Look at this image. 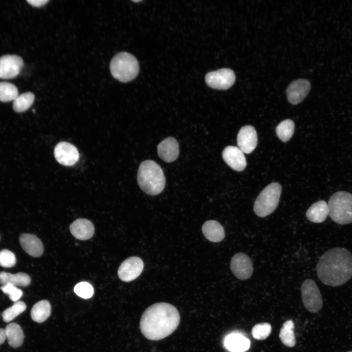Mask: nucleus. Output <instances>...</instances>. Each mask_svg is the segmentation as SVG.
Listing matches in <instances>:
<instances>
[{"label":"nucleus","instance_id":"3","mask_svg":"<svg viewBox=\"0 0 352 352\" xmlns=\"http://www.w3.org/2000/svg\"><path fill=\"white\" fill-rule=\"evenodd\" d=\"M137 182L145 193L154 196L164 189L165 178L163 170L157 163L152 160H146L138 168Z\"/></svg>","mask_w":352,"mask_h":352},{"label":"nucleus","instance_id":"18","mask_svg":"<svg viewBox=\"0 0 352 352\" xmlns=\"http://www.w3.org/2000/svg\"><path fill=\"white\" fill-rule=\"evenodd\" d=\"M70 231L76 239L87 240L93 236L94 227L90 220L85 219H78L70 225Z\"/></svg>","mask_w":352,"mask_h":352},{"label":"nucleus","instance_id":"25","mask_svg":"<svg viewBox=\"0 0 352 352\" xmlns=\"http://www.w3.org/2000/svg\"><path fill=\"white\" fill-rule=\"evenodd\" d=\"M294 328L293 322L288 320L283 324L280 330L279 338L283 344L288 347H293L296 344Z\"/></svg>","mask_w":352,"mask_h":352},{"label":"nucleus","instance_id":"8","mask_svg":"<svg viewBox=\"0 0 352 352\" xmlns=\"http://www.w3.org/2000/svg\"><path fill=\"white\" fill-rule=\"evenodd\" d=\"M205 80L207 85L212 88L227 89L234 84L235 75L232 69L222 68L208 72Z\"/></svg>","mask_w":352,"mask_h":352},{"label":"nucleus","instance_id":"10","mask_svg":"<svg viewBox=\"0 0 352 352\" xmlns=\"http://www.w3.org/2000/svg\"><path fill=\"white\" fill-rule=\"evenodd\" d=\"M230 268L234 275L241 280L250 278L253 271L251 260L246 254L241 252L233 256L230 263Z\"/></svg>","mask_w":352,"mask_h":352},{"label":"nucleus","instance_id":"2","mask_svg":"<svg viewBox=\"0 0 352 352\" xmlns=\"http://www.w3.org/2000/svg\"><path fill=\"white\" fill-rule=\"evenodd\" d=\"M316 272L323 284L332 286L342 285L352 277V255L344 248H331L320 258Z\"/></svg>","mask_w":352,"mask_h":352},{"label":"nucleus","instance_id":"24","mask_svg":"<svg viewBox=\"0 0 352 352\" xmlns=\"http://www.w3.org/2000/svg\"><path fill=\"white\" fill-rule=\"evenodd\" d=\"M51 314V305L49 301L44 300L38 302L32 307L31 317L38 323H42L48 318Z\"/></svg>","mask_w":352,"mask_h":352},{"label":"nucleus","instance_id":"17","mask_svg":"<svg viewBox=\"0 0 352 352\" xmlns=\"http://www.w3.org/2000/svg\"><path fill=\"white\" fill-rule=\"evenodd\" d=\"M19 241L23 249L29 255L39 257L43 254V244L41 240L36 236L23 233L20 236Z\"/></svg>","mask_w":352,"mask_h":352},{"label":"nucleus","instance_id":"20","mask_svg":"<svg viewBox=\"0 0 352 352\" xmlns=\"http://www.w3.org/2000/svg\"><path fill=\"white\" fill-rule=\"evenodd\" d=\"M202 231L205 237L212 242H220L225 237L223 227L215 220H209L205 222L202 225Z\"/></svg>","mask_w":352,"mask_h":352},{"label":"nucleus","instance_id":"33","mask_svg":"<svg viewBox=\"0 0 352 352\" xmlns=\"http://www.w3.org/2000/svg\"><path fill=\"white\" fill-rule=\"evenodd\" d=\"M16 263L15 254L8 249H2L0 251V265L4 267L13 266Z\"/></svg>","mask_w":352,"mask_h":352},{"label":"nucleus","instance_id":"5","mask_svg":"<svg viewBox=\"0 0 352 352\" xmlns=\"http://www.w3.org/2000/svg\"><path fill=\"white\" fill-rule=\"evenodd\" d=\"M329 215L335 222L346 224L352 222V194L346 191H338L330 198Z\"/></svg>","mask_w":352,"mask_h":352},{"label":"nucleus","instance_id":"30","mask_svg":"<svg viewBox=\"0 0 352 352\" xmlns=\"http://www.w3.org/2000/svg\"><path fill=\"white\" fill-rule=\"evenodd\" d=\"M271 326L268 323H262L255 325L252 329L253 337L256 340H264L271 333Z\"/></svg>","mask_w":352,"mask_h":352},{"label":"nucleus","instance_id":"31","mask_svg":"<svg viewBox=\"0 0 352 352\" xmlns=\"http://www.w3.org/2000/svg\"><path fill=\"white\" fill-rule=\"evenodd\" d=\"M74 291L78 296L84 299L91 297L94 292L92 286L86 282L77 284L74 288Z\"/></svg>","mask_w":352,"mask_h":352},{"label":"nucleus","instance_id":"7","mask_svg":"<svg viewBox=\"0 0 352 352\" xmlns=\"http://www.w3.org/2000/svg\"><path fill=\"white\" fill-rule=\"evenodd\" d=\"M303 302L306 309L310 312H318L322 308L323 300L319 289L311 279L306 280L301 286Z\"/></svg>","mask_w":352,"mask_h":352},{"label":"nucleus","instance_id":"16","mask_svg":"<svg viewBox=\"0 0 352 352\" xmlns=\"http://www.w3.org/2000/svg\"><path fill=\"white\" fill-rule=\"evenodd\" d=\"M157 153L159 157L165 162L174 161L179 153L177 140L172 137H167L158 145Z\"/></svg>","mask_w":352,"mask_h":352},{"label":"nucleus","instance_id":"35","mask_svg":"<svg viewBox=\"0 0 352 352\" xmlns=\"http://www.w3.org/2000/svg\"><path fill=\"white\" fill-rule=\"evenodd\" d=\"M6 338L5 329H0V345L4 342Z\"/></svg>","mask_w":352,"mask_h":352},{"label":"nucleus","instance_id":"27","mask_svg":"<svg viewBox=\"0 0 352 352\" xmlns=\"http://www.w3.org/2000/svg\"><path fill=\"white\" fill-rule=\"evenodd\" d=\"M295 125L291 119L281 121L276 128V132L279 138L284 142L289 140L294 132Z\"/></svg>","mask_w":352,"mask_h":352},{"label":"nucleus","instance_id":"9","mask_svg":"<svg viewBox=\"0 0 352 352\" xmlns=\"http://www.w3.org/2000/svg\"><path fill=\"white\" fill-rule=\"evenodd\" d=\"M144 267L142 260L139 257L132 256L127 258L120 265L118 276L124 282H131L137 278Z\"/></svg>","mask_w":352,"mask_h":352},{"label":"nucleus","instance_id":"11","mask_svg":"<svg viewBox=\"0 0 352 352\" xmlns=\"http://www.w3.org/2000/svg\"><path fill=\"white\" fill-rule=\"evenodd\" d=\"M23 66L22 58L17 55L0 57V78L11 79L17 76Z\"/></svg>","mask_w":352,"mask_h":352},{"label":"nucleus","instance_id":"26","mask_svg":"<svg viewBox=\"0 0 352 352\" xmlns=\"http://www.w3.org/2000/svg\"><path fill=\"white\" fill-rule=\"evenodd\" d=\"M34 99L35 96L31 92H26L18 95L13 100V109L17 112H24L31 107Z\"/></svg>","mask_w":352,"mask_h":352},{"label":"nucleus","instance_id":"12","mask_svg":"<svg viewBox=\"0 0 352 352\" xmlns=\"http://www.w3.org/2000/svg\"><path fill=\"white\" fill-rule=\"evenodd\" d=\"M54 154L56 160L65 166H72L79 160V154L77 149L66 142L58 143L54 148Z\"/></svg>","mask_w":352,"mask_h":352},{"label":"nucleus","instance_id":"34","mask_svg":"<svg viewBox=\"0 0 352 352\" xmlns=\"http://www.w3.org/2000/svg\"><path fill=\"white\" fill-rule=\"evenodd\" d=\"M49 0H28L27 2L30 5L35 7H40L45 5Z\"/></svg>","mask_w":352,"mask_h":352},{"label":"nucleus","instance_id":"21","mask_svg":"<svg viewBox=\"0 0 352 352\" xmlns=\"http://www.w3.org/2000/svg\"><path fill=\"white\" fill-rule=\"evenodd\" d=\"M224 344L231 352H244L249 348L250 342L248 338L242 335L232 333L225 337Z\"/></svg>","mask_w":352,"mask_h":352},{"label":"nucleus","instance_id":"22","mask_svg":"<svg viewBox=\"0 0 352 352\" xmlns=\"http://www.w3.org/2000/svg\"><path fill=\"white\" fill-rule=\"evenodd\" d=\"M30 282V276L23 272L15 274L4 271L0 272V284L1 285L9 283L16 286H26Z\"/></svg>","mask_w":352,"mask_h":352},{"label":"nucleus","instance_id":"6","mask_svg":"<svg viewBox=\"0 0 352 352\" xmlns=\"http://www.w3.org/2000/svg\"><path fill=\"white\" fill-rule=\"evenodd\" d=\"M281 191L282 187L277 182L265 187L255 201L253 210L256 215L264 218L272 213L278 205Z\"/></svg>","mask_w":352,"mask_h":352},{"label":"nucleus","instance_id":"14","mask_svg":"<svg viewBox=\"0 0 352 352\" xmlns=\"http://www.w3.org/2000/svg\"><path fill=\"white\" fill-rule=\"evenodd\" d=\"M310 89V84L306 79H299L292 82L286 90L288 101L293 105L301 102L307 96Z\"/></svg>","mask_w":352,"mask_h":352},{"label":"nucleus","instance_id":"15","mask_svg":"<svg viewBox=\"0 0 352 352\" xmlns=\"http://www.w3.org/2000/svg\"><path fill=\"white\" fill-rule=\"evenodd\" d=\"M222 155L225 163L235 171H242L246 166L244 154L239 147L228 146L223 150Z\"/></svg>","mask_w":352,"mask_h":352},{"label":"nucleus","instance_id":"1","mask_svg":"<svg viewBox=\"0 0 352 352\" xmlns=\"http://www.w3.org/2000/svg\"><path fill=\"white\" fill-rule=\"evenodd\" d=\"M180 315L172 305L158 303L148 307L140 321L143 335L151 340H159L171 334L177 328Z\"/></svg>","mask_w":352,"mask_h":352},{"label":"nucleus","instance_id":"13","mask_svg":"<svg viewBox=\"0 0 352 352\" xmlns=\"http://www.w3.org/2000/svg\"><path fill=\"white\" fill-rule=\"evenodd\" d=\"M258 142L257 132L250 125H245L241 128L237 135V144L243 153L249 154L256 147Z\"/></svg>","mask_w":352,"mask_h":352},{"label":"nucleus","instance_id":"29","mask_svg":"<svg viewBox=\"0 0 352 352\" xmlns=\"http://www.w3.org/2000/svg\"><path fill=\"white\" fill-rule=\"evenodd\" d=\"M25 304L22 301L15 302L10 307L4 310L2 313L3 320L9 322L23 312L26 309Z\"/></svg>","mask_w":352,"mask_h":352},{"label":"nucleus","instance_id":"19","mask_svg":"<svg viewBox=\"0 0 352 352\" xmlns=\"http://www.w3.org/2000/svg\"><path fill=\"white\" fill-rule=\"evenodd\" d=\"M306 215L307 219L311 222H323L329 215L328 203L323 200L313 203L307 210Z\"/></svg>","mask_w":352,"mask_h":352},{"label":"nucleus","instance_id":"32","mask_svg":"<svg viewBox=\"0 0 352 352\" xmlns=\"http://www.w3.org/2000/svg\"><path fill=\"white\" fill-rule=\"evenodd\" d=\"M0 289L4 293L8 295L11 301L15 302L19 301L23 294L21 289L9 283L2 285Z\"/></svg>","mask_w":352,"mask_h":352},{"label":"nucleus","instance_id":"23","mask_svg":"<svg viewBox=\"0 0 352 352\" xmlns=\"http://www.w3.org/2000/svg\"><path fill=\"white\" fill-rule=\"evenodd\" d=\"M5 331L10 346L17 348L22 345L24 339V334L19 325L15 323H10L6 326Z\"/></svg>","mask_w":352,"mask_h":352},{"label":"nucleus","instance_id":"28","mask_svg":"<svg viewBox=\"0 0 352 352\" xmlns=\"http://www.w3.org/2000/svg\"><path fill=\"white\" fill-rule=\"evenodd\" d=\"M18 95V90L15 85L7 82H0V101H13Z\"/></svg>","mask_w":352,"mask_h":352},{"label":"nucleus","instance_id":"4","mask_svg":"<svg viewBox=\"0 0 352 352\" xmlns=\"http://www.w3.org/2000/svg\"><path fill=\"white\" fill-rule=\"evenodd\" d=\"M112 76L120 82L126 83L134 79L137 75L139 66L136 58L127 52L116 54L110 63Z\"/></svg>","mask_w":352,"mask_h":352},{"label":"nucleus","instance_id":"36","mask_svg":"<svg viewBox=\"0 0 352 352\" xmlns=\"http://www.w3.org/2000/svg\"><path fill=\"white\" fill-rule=\"evenodd\" d=\"M352 352V351H349V352Z\"/></svg>","mask_w":352,"mask_h":352}]
</instances>
